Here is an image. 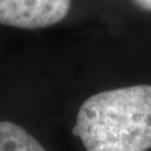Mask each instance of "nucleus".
Segmentation results:
<instances>
[{
  "label": "nucleus",
  "mask_w": 151,
  "mask_h": 151,
  "mask_svg": "<svg viewBox=\"0 0 151 151\" xmlns=\"http://www.w3.org/2000/svg\"><path fill=\"white\" fill-rule=\"evenodd\" d=\"M86 151L151 149V84H132L91 94L72 129Z\"/></svg>",
  "instance_id": "nucleus-1"
},
{
  "label": "nucleus",
  "mask_w": 151,
  "mask_h": 151,
  "mask_svg": "<svg viewBox=\"0 0 151 151\" xmlns=\"http://www.w3.org/2000/svg\"><path fill=\"white\" fill-rule=\"evenodd\" d=\"M72 0H0V24L18 29H42L62 22Z\"/></svg>",
  "instance_id": "nucleus-2"
},
{
  "label": "nucleus",
  "mask_w": 151,
  "mask_h": 151,
  "mask_svg": "<svg viewBox=\"0 0 151 151\" xmlns=\"http://www.w3.org/2000/svg\"><path fill=\"white\" fill-rule=\"evenodd\" d=\"M0 151H48L25 127L10 120L0 121Z\"/></svg>",
  "instance_id": "nucleus-3"
},
{
  "label": "nucleus",
  "mask_w": 151,
  "mask_h": 151,
  "mask_svg": "<svg viewBox=\"0 0 151 151\" xmlns=\"http://www.w3.org/2000/svg\"><path fill=\"white\" fill-rule=\"evenodd\" d=\"M135 4L146 12H151V0H134Z\"/></svg>",
  "instance_id": "nucleus-4"
}]
</instances>
